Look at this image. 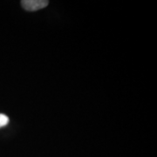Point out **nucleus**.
<instances>
[{"mask_svg":"<svg viewBox=\"0 0 157 157\" xmlns=\"http://www.w3.org/2000/svg\"><path fill=\"white\" fill-rule=\"evenodd\" d=\"M49 2L47 0H23L21 6L25 10L28 11H35L45 8Z\"/></svg>","mask_w":157,"mask_h":157,"instance_id":"nucleus-1","label":"nucleus"},{"mask_svg":"<svg viewBox=\"0 0 157 157\" xmlns=\"http://www.w3.org/2000/svg\"><path fill=\"white\" fill-rule=\"evenodd\" d=\"M9 123V118L4 113H0V128L6 127Z\"/></svg>","mask_w":157,"mask_h":157,"instance_id":"nucleus-2","label":"nucleus"}]
</instances>
